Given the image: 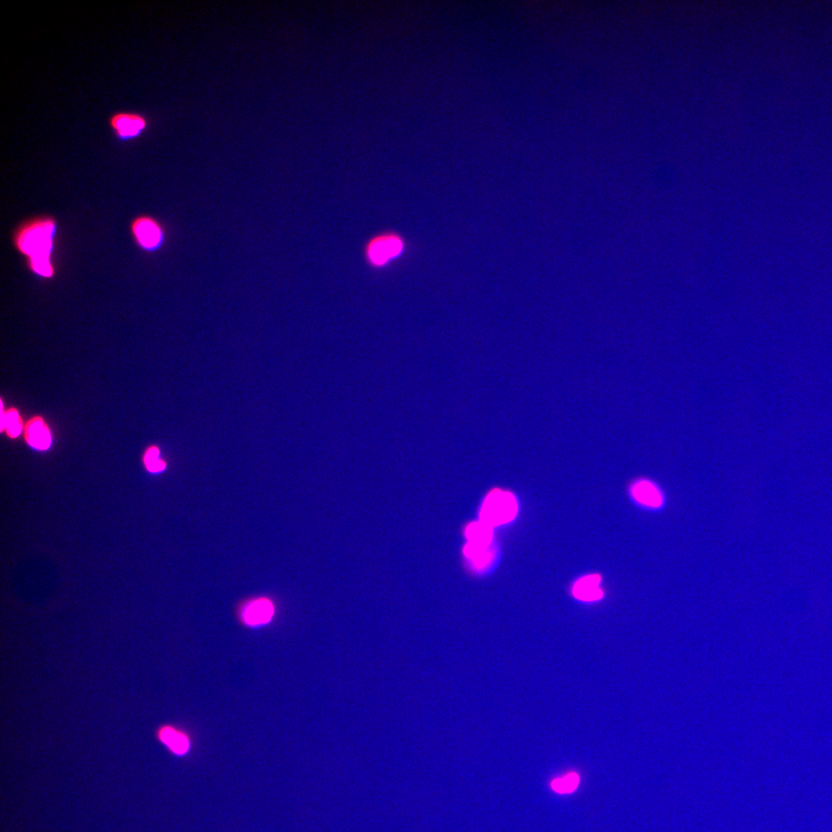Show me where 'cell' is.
<instances>
[{
    "label": "cell",
    "instance_id": "cell-1",
    "mask_svg": "<svg viewBox=\"0 0 832 832\" xmlns=\"http://www.w3.org/2000/svg\"><path fill=\"white\" fill-rule=\"evenodd\" d=\"M57 223L51 216L27 221L14 233L13 245L26 259L29 270L40 279H52L56 274L53 254Z\"/></svg>",
    "mask_w": 832,
    "mask_h": 832
},
{
    "label": "cell",
    "instance_id": "cell-2",
    "mask_svg": "<svg viewBox=\"0 0 832 832\" xmlns=\"http://www.w3.org/2000/svg\"><path fill=\"white\" fill-rule=\"evenodd\" d=\"M406 244L402 235L395 232H384L373 236L364 248L366 262L374 269L387 267L400 259Z\"/></svg>",
    "mask_w": 832,
    "mask_h": 832
},
{
    "label": "cell",
    "instance_id": "cell-3",
    "mask_svg": "<svg viewBox=\"0 0 832 832\" xmlns=\"http://www.w3.org/2000/svg\"><path fill=\"white\" fill-rule=\"evenodd\" d=\"M517 499L510 493L495 490L490 493L482 504L480 518L491 527L511 522L518 514Z\"/></svg>",
    "mask_w": 832,
    "mask_h": 832
},
{
    "label": "cell",
    "instance_id": "cell-4",
    "mask_svg": "<svg viewBox=\"0 0 832 832\" xmlns=\"http://www.w3.org/2000/svg\"><path fill=\"white\" fill-rule=\"evenodd\" d=\"M108 125L120 142H130L142 136L149 125L145 115L135 111H116L108 118Z\"/></svg>",
    "mask_w": 832,
    "mask_h": 832
},
{
    "label": "cell",
    "instance_id": "cell-5",
    "mask_svg": "<svg viewBox=\"0 0 832 832\" xmlns=\"http://www.w3.org/2000/svg\"><path fill=\"white\" fill-rule=\"evenodd\" d=\"M130 231L137 247L145 252H154L163 243L162 228L149 216H137L130 222Z\"/></svg>",
    "mask_w": 832,
    "mask_h": 832
},
{
    "label": "cell",
    "instance_id": "cell-6",
    "mask_svg": "<svg viewBox=\"0 0 832 832\" xmlns=\"http://www.w3.org/2000/svg\"><path fill=\"white\" fill-rule=\"evenodd\" d=\"M274 615V605L267 598L255 599L247 602L240 613L241 622L252 629L267 626L271 622Z\"/></svg>",
    "mask_w": 832,
    "mask_h": 832
},
{
    "label": "cell",
    "instance_id": "cell-7",
    "mask_svg": "<svg viewBox=\"0 0 832 832\" xmlns=\"http://www.w3.org/2000/svg\"><path fill=\"white\" fill-rule=\"evenodd\" d=\"M156 737L170 752L178 757L187 755L192 745L185 731L169 723L157 729Z\"/></svg>",
    "mask_w": 832,
    "mask_h": 832
},
{
    "label": "cell",
    "instance_id": "cell-8",
    "mask_svg": "<svg viewBox=\"0 0 832 832\" xmlns=\"http://www.w3.org/2000/svg\"><path fill=\"white\" fill-rule=\"evenodd\" d=\"M25 438L32 448L38 451H47L51 446L52 436L47 423L37 416L25 427Z\"/></svg>",
    "mask_w": 832,
    "mask_h": 832
},
{
    "label": "cell",
    "instance_id": "cell-9",
    "mask_svg": "<svg viewBox=\"0 0 832 832\" xmlns=\"http://www.w3.org/2000/svg\"><path fill=\"white\" fill-rule=\"evenodd\" d=\"M631 494L637 503L651 508H657L663 503L659 489L649 480L642 479L635 482L632 486Z\"/></svg>",
    "mask_w": 832,
    "mask_h": 832
},
{
    "label": "cell",
    "instance_id": "cell-10",
    "mask_svg": "<svg viewBox=\"0 0 832 832\" xmlns=\"http://www.w3.org/2000/svg\"><path fill=\"white\" fill-rule=\"evenodd\" d=\"M601 577L598 575H588L580 579L573 586V593L579 600L595 601L604 596L600 587Z\"/></svg>",
    "mask_w": 832,
    "mask_h": 832
},
{
    "label": "cell",
    "instance_id": "cell-11",
    "mask_svg": "<svg viewBox=\"0 0 832 832\" xmlns=\"http://www.w3.org/2000/svg\"><path fill=\"white\" fill-rule=\"evenodd\" d=\"M465 554L477 569L489 568L494 560V549L491 546H477L469 544L465 548Z\"/></svg>",
    "mask_w": 832,
    "mask_h": 832
},
{
    "label": "cell",
    "instance_id": "cell-12",
    "mask_svg": "<svg viewBox=\"0 0 832 832\" xmlns=\"http://www.w3.org/2000/svg\"><path fill=\"white\" fill-rule=\"evenodd\" d=\"M492 529L482 522L472 524L467 530L469 543L477 546H491L493 541Z\"/></svg>",
    "mask_w": 832,
    "mask_h": 832
},
{
    "label": "cell",
    "instance_id": "cell-13",
    "mask_svg": "<svg viewBox=\"0 0 832 832\" xmlns=\"http://www.w3.org/2000/svg\"><path fill=\"white\" fill-rule=\"evenodd\" d=\"M23 421L20 415L16 409H11L6 412L4 425L1 431L6 429L8 436L15 439L18 437L23 431Z\"/></svg>",
    "mask_w": 832,
    "mask_h": 832
},
{
    "label": "cell",
    "instance_id": "cell-14",
    "mask_svg": "<svg viewBox=\"0 0 832 832\" xmlns=\"http://www.w3.org/2000/svg\"><path fill=\"white\" fill-rule=\"evenodd\" d=\"M579 783L580 777L577 773H570L563 778L553 780L551 788L557 793L569 794L577 788Z\"/></svg>",
    "mask_w": 832,
    "mask_h": 832
},
{
    "label": "cell",
    "instance_id": "cell-15",
    "mask_svg": "<svg viewBox=\"0 0 832 832\" xmlns=\"http://www.w3.org/2000/svg\"><path fill=\"white\" fill-rule=\"evenodd\" d=\"M144 462L147 469L152 472H160L166 467V464L160 460V451L156 446L149 448L145 454Z\"/></svg>",
    "mask_w": 832,
    "mask_h": 832
}]
</instances>
